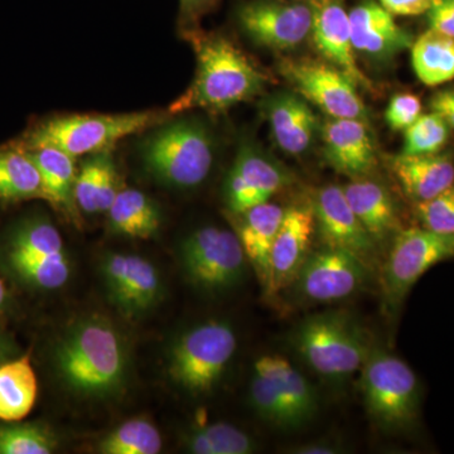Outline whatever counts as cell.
<instances>
[{"label":"cell","instance_id":"obj_1","mask_svg":"<svg viewBox=\"0 0 454 454\" xmlns=\"http://www.w3.org/2000/svg\"><path fill=\"white\" fill-rule=\"evenodd\" d=\"M53 365L74 395L97 400L121 395L130 372L127 340L106 317H80L57 340Z\"/></svg>","mask_w":454,"mask_h":454},{"label":"cell","instance_id":"obj_2","mask_svg":"<svg viewBox=\"0 0 454 454\" xmlns=\"http://www.w3.org/2000/svg\"><path fill=\"white\" fill-rule=\"evenodd\" d=\"M197 68L190 88L170 104V114L201 109L223 113L258 97L267 76L243 51L223 35L190 31Z\"/></svg>","mask_w":454,"mask_h":454},{"label":"cell","instance_id":"obj_3","mask_svg":"<svg viewBox=\"0 0 454 454\" xmlns=\"http://www.w3.org/2000/svg\"><path fill=\"white\" fill-rule=\"evenodd\" d=\"M139 157L155 181L167 187L191 190L210 175L214 138L203 122L193 119L160 122L140 140Z\"/></svg>","mask_w":454,"mask_h":454},{"label":"cell","instance_id":"obj_4","mask_svg":"<svg viewBox=\"0 0 454 454\" xmlns=\"http://www.w3.org/2000/svg\"><path fill=\"white\" fill-rule=\"evenodd\" d=\"M291 342L301 360L333 385L360 372L372 348L365 330L346 312L307 317L293 331Z\"/></svg>","mask_w":454,"mask_h":454},{"label":"cell","instance_id":"obj_5","mask_svg":"<svg viewBox=\"0 0 454 454\" xmlns=\"http://www.w3.org/2000/svg\"><path fill=\"white\" fill-rule=\"evenodd\" d=\"M0 260L18 283L35 291L61 289L73 270L61 232L42 216L25 217L8 230Z\"/></svg>","mask_w":454,"mask_h":454},{"label":"cell","instance_id":"obj_6","mask_svg":"<svg viewBox=\"0 0 454 454\" xmlns=\"http://www.w3.org/2000/svg\"><path fill=\"white\" fill-rule=\"evenodd\" d=\"M162 118L153 112L55 116L38 122L17 145L27 149L53 146L74 158L97 154L133 134L148 131Z\"/></svg>","mask_w":454,"mask_h":454},{"label":"cell","instance_id":"obj_7","mask_svg":"<svg viewBox=\"0 0 454 454\" xmlns=\"http://www.w3.org/2000/svg\"><path fill=\"white\" fill-rule=\"evenodd\" d=\"M358 389L370 419L384 432H404L419 415V381L402 358L373 348L360 370Z\"/></svg>","mask_w":454,"mask_h":454},{"label":"cell","instance_id":"obj_8","mask_svg":"<svg viewBox=\"0 0 454 454\" xmlns=\"http://www.w3.org/2000/svg\"><path fill=\"white\" fill-rule=\"evenodd\" d=\"M238 339L223 319H208L184 331L168 355L169 378L192 395L211 393L234 357Z\"/></svg>","mask_w":454,"mask_h":454},{"label":"cell","instance_id":"obj_9","mask_svg":"<svg viewBox=\"0 0 454 454\" xmlns=\"http://www.w3.org/2000/svg\"><path fill=\"white\" fill-rule=\"evenodd\" d=\"M247 255L236 232L206 226L179 245V262L190 282L202 291L219 293L240 283Z\"/></svg>","mask_w":454,"mask_h":454},{"label":"cell","instance_id":"obj_10","mask_svg":"<svg viewBox=\"0 0 454 454\" xmlns=\"http://www.w3.org/2000/svg\"><path fill=\"white\" fill-rule=\"evenodd\" d=\"M453 258L454 234H439L424 227L397 232L384 269V291L390 306L402 303L429 269Z\"/></svg>","mask_w":454,"mask_h":454},{"label":"cell","instance_id":"obj_11","mask_svg":"<svg viewBox=\"0 0 454 454\" xmlns=\"http://www.w3.org/2000/svg\"><path fill=\"white\" fill-rule=\"evenodd\" d=\"M280 71L301 97L330 118L366 121L369 114L356 83L333 65L315 59H284Z\"/></svg>","mask_w":454,"mask_h":454},{"label":"cell","instance_id":"obj_12","mask_svg":"<svg viewBox=\"0 0 454 454\" xmlns=\"http://www.w3.org/2000/svg\"><path fill=\"white\" fill-rule=\"evenodd\" d=\"M366 277L367 264L355 254L325 247L310 253L293 284L304 300L330 303L356 293Z\"/></svg>","mask_w":454,"mask_h":454},{"label":"cell","instance_id":"obj_13","mask_svg":"<svg viewBox=\"0 0 454 454\" xmlns=\"http://www.w3.org/2000/svg\"><path fill=\"white\" fill-rule=\"evenodd\" d=\"M110 301L128 317H138L155 306L162 280L153 262L137 254L109 253L100 265Z\"/></svg>","mask_w":454,"mask_h":454},{"label":"cell","instance_id":"obj_14","mask_svg":"<svg viewBox=\"0 0 454 454\" xmlns=\"http://www.w3.org/2000/svg\"><path fill=\"white\" fill-rule=\"evenodd\" d=\"M239 25L247 37L269 50H293L303 43L312 31L309 4L252 2L238 12Z\"/></svg>","mask_w":454,"mask_h":454},{"label":"cell","instance_id":"obj_15","mask_svg":"<svg viewBox=\"0 0 454 454\" xmlns=\"http://www.w3.org/2000/svg\"><path fill=\"white\" fill-rule=\"evenodd\" d=\"M291 184L288 173L252 143L239 148L225 181V200L232 214L268 202Z\"/></svg>","mask_w":454,"mask_h":454},{"label":"cell","instance_id":"obj_16","mask_svg":"<svg viewBox=\"0 0 454 454\" xmlns=\"http://www.w3.org/2000/svg\"><path fill=\"white\" fill-rule=\"evenodd\" d=\"M313 208L316 231L325 247L348 250L366 264L372 262L376 243L352 211L342 187L331 184L319 190Z\"/></svg>","mask_w":454,"mask_h":454},{"label":"cell","instance_id":"obj_17","mask_svg":"<svg viewBox=\"0 0 454 454\" xmlns=\"http://www.w3.org/2000/svg\"><path fill=\"white\" fill-rule=\"evenodd\" d=\"M316 232L313 203L286 208L270 256V289L268 295L288 288L310 255Z\"/></svg>","mask_w":454,"mask_h":454},{"label":"cell","instance_id":"obj_18","mask_svg":"<svg viewBox=\"0 0 454 454\" xmlns=\"http://www.w3.org/2000/svg\"><path fill=\"white\" fill-rule=\"evenodd\" d=\"M309 5L313 16L310 35L316 49L357 86L372 89V82L355 59L348 12L342 0H310Z\"/></svg>","mask_w":454,"mask_h":454},{"label":"cell","instance_id":"obj_19","mask_svg":"<svg viewBox=\"0 0 454 454\" xmlns=\"http://www.w3.org/2000/svg\"><path fill=\"white\" fill-rule=\"evenodd\" d=\"M322 138L325 160L340 175L360 178L375 168V146L366 121L330 118Z\"/></svg>","mask_w":454,"mask_h":454},{"label":"cell","instance_id":"obj_20","mask_svg":"<svg viewBox=\"0 0 454 454\" xmlns=\"http://www.w3.org/2000/svg\"><path fill=\"white\" fill-rule=\"evenodd\" d=\"M355 51L385 59L411 47V35L381 4L364 3L348 12Z\"/></svg>","mask_w":454,"mask_h":454},{"label":"cell","instance_id":"obj_21","mask_svg":"<svg viewBox=\"0 0 454 454\" xmlns=\"http://www.w3.org/2000/svg\"><path fill=\"white\" fill-rule=\"evenodd\" d=\"M286 208L270 201L260 203L255 207L238 215L239 236L247 259L253 265L260 286L269 294L270 289V256L274 240Z\"/></svg>","mask_w":454,"mask_h":454},{"label":"cell","instance_id":"obj_22","mask_svg":"<svg viewBox=\"0 0 454 454\" xmlns=\"http://www.w3.org/2000/svg\"><path fill=\"white\" fill-rule=\"evenodd\" d=\"M265 115L273 138L283 152L300 155L309 151L315 138L317 118L303 98L280 92L265 103Z\"/></svg>","mask_w":454,"mask_h":454},{"label":"cell","instance_id":"obj_23","mask_svg":"<svg viewBox=\"0 0 454 454\" xmlns=\"http://www.w3.org/2000/svg\"><path fill=\"white\" fill-rule=\"evenodd\" d=\"M390 168L406 195L417 203L454 184V163L447 155L400 153L391 158Z\"/></svg>","mask_w":454,"mask_h":454},{"label":"cell","instance_id":"obj_24","mask_svg":"<svg viewBox=\"0 0 454 454\" xmlns=\"http://www.w3.org/2000/svg\"><path fill=\"white\" fill-rule=\"evenodd\" d=\"M254 373L273 382L294 420L295 428L313 419L318 411L317 391L289 361L276 355L260 357L254 364Z\"/></svg>","mask_w":454,"mask_h":454},{"label":"cell","instance_id":"obj_25","mask_svg":"<svg viewBox=\"0 0 454 454\" xmlns=\"http://www.w3.org/2000/svg\"><path fill=\"white\" fill-rule=\"evenodd\" d=\"M343 192L352 211L376 244L387 240L396 231L399 221L395 205L382 184L372 179L354 178L343 187Z\"/></svg>","mask_w":454,"mask_h":454},{"label":"cell","instance_id":"obj_26","mask_svg":"<svg viewBox=\"0 0 454 454\" xmlns=\"http://www.w3.org/2000/svg\"><path fill=\"white\" fill-rule=\"evenodd\" d=\"M25 149L40 172L43 200L55 206L57 210L73 216L77 207L74 201L77 177L74 158L53 146Z\"/></svg>","mask_w":454,"mask_h":454},{"label":"cell","instance_id":"obj_27","mask_svg":"<svg viewBox=\"0 0 454 454\" xmlns=\"http://www.w3.org/2000/svg\"><path fill=\"white\" fill-rule=\"evenodd\" d=\"M106 214L112 231L140 240L153 238L162 220L153 200L136 188L119 190Z\"/></svg>","mask_w":454,"mask_h":454},{"label":"cell","instance_id":"obj_28","mask_svg":"<svg viewBox=\"0 0 454 454\" xmlns=\"http://www.w3.org/2000/svg\"><path fill=\"white\" fill-rule=\"evenodd\" d=\"M38 384L28 355L0 365V420L16 423L31 413Z\"/></svg>","mask_w":454,"mask_h":454},{"label":"cell","instance_id":"obj_29","mask_svg":"<svg viewBox=\"0 0 454 454\" xmlns=\"http://www.w3.org/2000/svg\"><path fill=\"white\" fill-rule=\"evenodd\" d=\"M43 199L41 175L25 148L12 145L0 148V203Z\"/></svg>","mask_w":454,"mask_h":454},{"label":"cell","instance_id":"obj_30","mask_svg":"<svg viewBox=\"0 0 454 454\" xmlns=\"http://www.w3.org/2000/svg\"><path fill=\"white\" fill-rule=\"evenodd\" d=\"M411 65L418 79L429 86L454 80V38L427 31L411 43Z\"/></svg>","mask_w":454,"mask_h":454},{"label":"cell","instance_id":"obj_31","mask_svg":"<svg viewBox=\"0 0 454 454\" xmlns=\"http://www.w3.org/2000/svg\"><path fill=\"white\" fill-rule=\"evenodd\" d=\"M182 446L193 454H250L256 450L247 433L227 423L192 427L182 437Z\"/></svg>","mask_w":454,"mask_h":454},{"label":"cell","instance_id":"obj_32","mask_svg":"<svg viewBox=\"0 0 454 454\" xmlns=\"http://www.w3.org/2000/svg\"><path fill=\"white\" fill-rule=\"evenodd\" d=\"M163 439L153 423L143 418L121 424L100 442L97 450L103 454H157Z\"/></svg>","mask_w":454,"mask_h":454},{"label":"cell","instance_id":"obj_33","mask_svg":"<svg viewBox=\"0 0 454 454\" xmlns=\"http://www.w3.org/2000/svg\"><path fill=\"white\" fill-rule=\"evenodd\" d=\"M56 448L55 434L42 424L0 426V454H51Z\"/></svg>","mask_w":454,"mask_h":454},{"label":"cell","instance_id":"obj_34","mask_svg":"<svg viewBox=\"0 0 454 454\" xmlns=\"http://www.w3.org/2000/svg\"><path fill=\"white\" fill-rule=\"evenodd\" d=\"M450 125L439 114H422L404 130V154L439 153L450 138Z\"/></svg>","mask_w":454,"mask_h":454},{"label":"cell","instance_id":"obj_35","mask_svg":"<svg viewBox=\"0 0 454 454\" xmlns=\"http://www.w3.org/2000/svg\"><path fill=\"white\" fill-rule=\"evenodd\" d=\"M113 160L110 151L91 154L77 170L74 182V201L77 207L85 214L98 212V199L103 187L104 173L106 166Z\"/></svg>","mask_w":454,"mask_h":454},{"label":"cell","instance_id":"obj_36","mask_svg":"<svg viewBox=\"0 0 454 454\" xmlns=\"http://www.w3.org/2000/svg\"><path fill=\"white\" fill-rule=\"evenodd\" d=\"M249 400L255 413L264 422L280 429H295L288 408L278 393L273 382L254 373L249 389Z\"/></svg>","mask_w":454,"mask_h":454},{"label":"cell","instance_id":"obj_37","mask_svg":"<svg viewBox=\"0 0 454 454\" xmlns=\"http://www.w3.org/2000/svg\"><path fill=\"white\" fill-rule=\"evenodd\" d=\"M417 215L424 229L454 234V184L433 199L418 202Z\"/></svg>","mask_w":454,"mask_h":454},{"label":"cell","instance_id":"obj_38","mask_svg":"<svg viewBox=\"0 0 454 454\" xmlns=\"http://www.w3.org/2000/svg\"><path fill=\"white\" fill-rule=\"evenodd\" d=\"M422 101L414 94H397L390 98L385 110V121L393 130H403L411 127L422 115Z\"/></svg>","mask_w":454,"mask_h":454},{"label":"cell","instance_id":"obj_39","mask_svg":"<svg viewBox=\"0 0 454 454\" xmlns=\"http://www.w3.org/2000/svg\"><path fill=\"white\" fill-rule=\"evenodd\" d=\"M433 0H380L382 7L393 16L414 17L427 13Z\"/></svg>","mask_w":454,"mask_h":454},{"label":"cell","instance_id":"obj_40","mask_svg":"<svg viewBox=\"0 0 454 454\" xmlns=\"http://www.w3.org/2000/svg\"><path fill=\"white\" fill-rule=\"evenodd\" d=\"M428 13L429 29L454 38V17L441 0H433Z\"/></svg>","mask_w":454,"mask_h":454},{"label":"cell","instance_id":"obj_41","mask_svg":"<svg viewBox=\"0 0 454 454\" xmlns=\"http://www.w3.org/2000/svg\"><path fill=\"white\" fill-rule=\"evenodd\" d=\"M432 112L439 114L454 129V90L439 91L430 100Z\"/></svg>","mask_w":454,"mask_h":454},{"label":"cell","instance_id":"obj_42","mask_svg":"<svg viewBox=\"0 0 454 454\" xmlns=\"http://www.w3.org/2000/svg\"><path fill=\"white\" fill-rule=\"evenodd\" d=\"M288 452L294 454H337L342 452V447L328 441H317L291 447Z\"/></svg>","mask_w":454,"mask_h":454},{"label":"cell","instance_id":"obj_43","mask_svg":"<svg viewBox=\"0 0 454 454\" xmlns=\"http://www.w3.org/2000/svg\"><path fill=\"white\" fill-rule=\"evenodd\" d=\"M211 2L212 0H179L182 18L184 20H192Z\"/></svg>","mask_w":454,"mask_h":454},{"label":"cell","instance_id":"obj_44","mask_svg":"<svg viewBox=\"0 0 454 454\" xmlns=\"http://www.w3.org/2000/svg\"><path fill=\"white\" fill-rule=\"evenodd\" d=\"M9 301H11V295H9L4 280L0 277V312L8 309Z\"/></svg>","mask_w":454,"mask_h":454},{"label":"cell","instance_id":"obj_45","mask_svg":"<svg viewBox=\"0 0 454 454\" xmlns=\"http://www.w3.org/2000/svg\"><path fill=\"white\" fill-rule=\"evenodd\" d=\"M11 351L12 348L11 345H9L7 337L0 333V365H2L3 363H5V358L8 357V355L11 354Z\"/></svg>","mask_w":454,"mask_h":454},{"label":"cell","instance_id":"obj_46","mask_svg":"<svg viewBox=\"0 0 454 454\" xmlns=\"http://www.w3.org/2000/svg\"><path fill=\"white\" fill-rule=\"evenodd\" d=\"M444 7L450 11V13L454 17V0H441Z\"/></svg>","mask_w":454,"mask_h":454}]
</instances>
